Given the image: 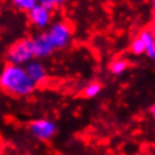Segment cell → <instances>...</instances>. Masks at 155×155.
<instances>
[{
  "mask_svg": "<svg viewBox=\"0 0 155 155\" xmlns=\"http://www.w3.org/2000/svg\"><path fill=\"white\" fill-rule=\"evenodd\" d=\"M0 88L12 96H28L34 91V84L21 66L7 64L0 72Z\"/></svg>",
  "mask_w": 155,
  "mask_h": 155,
  "instance_id": "6da1fadb",
  "label": "cell"
},
{
  "mask_svg": "<svg viewBox=\"0 0 155 155\" xmlns=\"http://www.w3.org/2000/svg\"><path fill=\"white\" fill-rule=\"evenodd\" d=\"M33 49L32 40L30 38H22V40L15 42L7 51V61L8 64L21 66L28 64L33 59Z\"/></svg>",
  "mask_w": 155,
  "mask_h": 155,
  "instance_id": "7a4b0ae2",
  "label": "cell"
},
{
  "mask_svg": "<svg viewBox=\"0 0 155 155\" xmlns=\"http://www.w3.org/2000/svg\"><path fill=\"white\" fill-rule=\"evenodd\" d=\"M46 34H48L54 49L64 48L70 42V38H71V28L64 22H57L50 28V30Z\"/></svg>",
  "mask_w": 155,
  "mask_h": 155,
  "instance_id": "3957f363",
  "label": "cell"
},
{
  "mask_svg": "<svg viewBox=\"0 0 155 155\" xmlns=\"http://www.w3.org/2000/svg\"><path fill=\"white\" fill-rule=\"evenodd\" d=\"M29 130L36 138L41 139V141H48L55 134L57 126L50 120L41 118V120H34V121L30 122Z\"/></svg>",
  "mask_w": 155,
  "mask_h": 155,
  "instance_id": "277c9868",
  "label": "cell"
},
{
  "mask_svg": "<svg viewBox=\"0 0 155 155\" xmlns=\"http://www.w3.org/2000/svg\"><path fill=\"white\" fill-rule=\"evenodd\" d=\"M32 49H33V57L34 58H44L50 55L54 51V46L51 45L49 37L46 33L38 34L32 40Z\"/></svg>",
  "mask_w": 155,
  "mask_h": 155,
  "instance_id": "5b68a950",
  "label": "cell"
},
{
  "mask_svg": "<svg viewBox=\"0 0 155 155\" xmlns=\"http://www.w3.org/2000/svg\"><path fill=\"white\" fill-rule=\"evenodd\" d=\"M29 20L33 25L38 26V28H45V26L49 25L50 18H51V15L48 9H45L44 7H41L40 4H37L33 7L32 9L28 12Z\"/></svg>",
  "mask_w": 155,
  "mask_h": 155,
  "instance_id": "8992f818",
  "label": "cell"
},
{
  "mask_svg": "<svg viewBox=\"0 0 155 155\" xmlns=\"http://www.w3.org/2000/svg\"><path fill=\"white\" fill-rule=\"evenodd\" d=\"M24 68H25L26 74H28V76L30 78V80H32L36 86L40 83H44L46 80V70L44 67V64L40 63V62L30 61Z\"/></svg>",
  "mask_w": 155,
  "mask_h": 155,
  "instance_id": "52a82bcc",
  "label": "cell"
},
{
  "mask_svg": "<svg viewBox=\"0 0 155 155\" xmlns=\"http://www.w3.org/2000/svg\"><path fill=\"white\" fill-rule=\"evenodd\" d=\"M139 38L142 40L143 45L146 49V54L151 58H154V51H155V34L151 29H145L139 34Z\"/></svg>",
  "mask_w": 155,
  "mask_h": 155,
  "instance_id": "ba28073f",
  "label": "cell"
},
{
  "mask_svg": "<svg viewBox=\"0 0 155 155\" xmlns=\"http://www.w3.org/2000/svg\"><path fill=\"white\" fill-rule=\"evenodd\" d=\"M100 91H101V84L99 82H94V83H90L84 88L83 96L87 99H92V97H95V96H97L100 94Z\"/></svg>",
  "mask_w": 155,
  "mask_h": 155,
  "instance_id": "9c48e42d",
  "label": "cell"
},
{
  "mask_svg": "<svg viewBox=\"0 0 155 155\" xmlns=\"http://www.w3.org/2000/svg\"><path fill=\"white\" fill-rule=\"evenodd\" d=\"M110 71L114 74V75H121L122 72H125V70L127 68V62L125 59H117L113 61L110 63Z\"/></svg>",
  "mask_w": 155,
  "mask_h": 155,
  "instance_id": "30bf717a",
  "label": "cell"
},
{
  "mask_svg": "<svg viewBox=\"0 0 155 155\" xmlns=\"http://www.w3.org/2000/svg\"><path fill=\"white\" fill-rule=\"evenodd\" d=\"M36 4H37V2H34V0H15L13 2V5L17 9L25 11V12H29Z\"/></svg>",
  "mask_w": 155,
  "mask_h": 155,
  "instance_id": "8fae6325",
  "label": "cell"
},
{
  "mask_svg": "<svg viewBox=\"0 0 155 155\" xmlns=\"http://www.w3.org/2000/svg\"><path fill=\"white\" fill-rule=\"evenodd\" d=\"M131 51H133L134 54H137V55H139V54H143L146 51L145 49V45H143V42L141 38H135V40L131 42Z\"/></svg>",
  "mask_w": 155,
  "mask_h": 155,
  "instance_id": "7c38bea8",
  "label": "cell"
},
{
  "mask_svg": "<svg viewBox=\"0 0 155 155\" xmlns=\"http://www.w3.org/2000/svg\"><path fill=\"white\" fill-rule=\"evenodd\" d=\"M41 7H44L45 9H48L49 12L51 9H54L55 8V5H58V4H62V2H58V0H42L41 3H38Z\"/></svg>",
  "mask_w": 155,
  "mask_h": 155,
  "instance_id": "4fadbf2b",
  "label": "cell"
},
{
  "mask_svg": "<svg viewBox=\"0 0 155 155\" xmlns=\"http://www.w3.org/2000/svg\"><path fill=\"white\" fill-rule=\"evenodd\" d=\"M150 112H151V116H153V118L155 120V104H154L153 107H151V110H150Z\"/></svg>",
  "mask_w": 155,
  "mask_h": 155,
  "instance_id": "5bb4252c",
  "label": "cell"
},
{
  "mask_svg": "<svg viewBox=\"0 0 155 155\" xmlns=\"http://www.w3.org/2000/svg\"><path fill=\"white\" fill-rule=\"evenodd\" d=\"M154 59H155V51H154Z\"/></svg>",
  "mask_w": 155,
  "mask_h": 155,
  "instance_id": "9a60e30c",
  "label": "cell"
},
{
  "mask_svg": "<svg viewBox=\"0 0 155 155\" xmlns=\"http://www.w3.org/2000/svg\"><path fill=\"white\" fill-rule=\"evenodd\" d=\"M154 8H155V2H154Z\"/></svg>",
  "mask_w": 155,
  "mask_h": 155,
  "instance_id": "2e32d148",
  "label": "cell"
}]
</instances>
